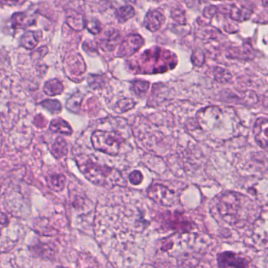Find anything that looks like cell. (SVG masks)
I'll return each mask as SVG.
<instances>
[{
  "mask_svg": "<svg viewBox=\"0 0 268 268\" xmlns=\"http://www.w3.org/2000/svg\"><path fill=\"white\" fill-rule=\"evenodd\" d=\"M192 62L196 66H202L203 64L205 63V55L202 51H197L193 54Z\"/></svg>",
  "mask_w": 268,
  "mask_h": 268,
  "instance_id": "26",
  "label": "cell"
},
{
  "mask_svg": "<svg viewBox=\"0 0 268 268\" xmlns=\"http://www.w3.org/2000/svg\"><path fill=\"white\" fill-rule=\"evenodd\" d=\"M265 268H268V254L266 256V260H265Z\"/></svg>",
  "mask_w": 268,
  "mask_h": 268,
  "instance_id": "31",
  "label": "cell"
},
{
  "mask_svg": "<svg viewBox=\"0 0 268 268\" xmlns=\"http://www.w3.org/2000/svg\"><path fill=\"white\" fill-rule=\"evenodd\" d=\"M144 42L143 38L139 34H130L122 42L118 56L122 58L132 56L142 48Z\"/></svg>",
  "mask_w": 268,
  "mask_h": 268,
  "instance_id": "8",
  "label": "cell"
},
{
  "mask_svg": "<svg viewBox=\"0 0 268 268\" xmlns=\"http://www.w3.org/2000/svg\"><path fill=\"white\" fill-rule=\"evenodd\" d=\"M218 11H219V9L218 8H216L214 6H211L206 8L205 10H204V16L206 18H214V16L218 14Z\"/></svg>",
  "mask_w": 268,
  "mask_h": 268,
  "instance_id": "27",
  "label": "cell"
},
{
  "mask_svg": "<svg viewBox=\"0 0 268 268\" xmlns=\"http://www.w3.org/2000/svg\"><path fill=\"white\" fill-rule=\"evenodd\" d=\"M41 106L46 110L53 114H58L62 112V106L60 102L56 100H46L41 103Z\"/></svg>",
  "mask_w": 268,
  "mask_h": 268,
  "instance_id": "20",
  "label": "cell"
},
{
  "mask_svg": "<svg viewBox=\"0 0 268 268\" xmlns=\"http://www.w3.org/2000/svg\"><path fill=\"white\" fill-rule=\"evenodd\" d=\"M254 234L258 241L268 244V205L265 206L254 221Z\"/></svg>",
  "mask_w": 268,
  "mask_h": 268,
  "instance_id": "6",
  "label": "cell"
},
{
  "mask_svg": "<svg viewBox=\"0 0 268 268\" xmlns=\"http://www.w3.org/2000/svg\"><path fill=\"white\" fill-rule=\"evenodd\" d=\"M135 106H136V102L132 99H124V100L118 102V104H116L114 110L116 112L121 114V113L126 112L128 110L134 108Z\"/></svg>",
  "mask_w": 268,
  "mask_h": 268,
  "instance_id": "21",
  "label": "cell"
},
{
  "mask_svg": "<svg viewBox=\"0 0 268 268\" xmlns=\"http://www.w3.org/2000/svg\"><path fill=\"white\" fill-rule=\"evenodd\" d=\"M130 182L134 185H139L143 182L144 176L143 174L140 171H135L132 172L130 175Z\"/></svg>",
  "mask_w": 268,
  "mask_h": 268,
  "instance_id": "25",
  "label": "cell"
},
{
  "mask_svg": "<svg viewBox=\"0 0 268 268\" xmlns=\"http://www.w3.org/2000/svg\"><path fill=\"white\" fill-rule=\"evenodd\" d=\"M134 16H135V10L131 6H122L116 12V18L118 19V22L122 24L130 20Z\"/></svg>",
  "mask_w": 268,
  "mask_h": 268,
  "instance_id": "17",
  "label": "cell"
},
{
  "mask_svg": "<svg viewBox=\"0 0 268 268\" xmlns=\"http://www.w3.org/2000/svg\"><path fill=\"white\" fill-rule=\"evenodd\" d=\"M50 130L55 134H62L66 136H71L72 129L67 122L62 118H56L51 122Z\"/></svg>",
  "mask_w": 268,
  "mask_h": 268,
  "instance_id": "12",
  "label": "cell"
},
{
  "mask_svg": "<svg viewBox=\"0 0 268 268\" xmlns=\"http://www.w3.org/2000/svg\"><path fill=\"white\" fill-rule=\"evenodd\" d=\"M165 16L158 10L150 11L144 18V26L152 32L158 31L165 22Z\"/></svg>",
  "mask_w": 268,
  "mask_h": 268,
  "instance_id": "11",
  "label": "cell"
},
{
  "mask_svg": "<svg viewBox=\"0 0 268 268\" xmlns=\"http://www.w3.org/2000/svg\"><path fill=\"white\" fill-rule=\"evenodd\" d=\"M215 76L216 78L218 81L228 82L229 81L232 76H230V74L228 72L226 71L224 69L218 68V71L216 72Z\"/></svg>",
  "mask_w": 268,
  "mask_h": 268,
  "instance_id": "24",
  "label": "cell"
},
{
  "mask_svg": "<svg viewBox=\"0 0 268 268\" xmlns=\"http://www.w3.org/2000/svg\"><path fill=\"white\" fill-rule=\"evenodd\" d=\"M230 113H226L219 107H210L201 110L198 114V118L202 129L208 132L221 130L222 126L226 120H230Z\"/></svg>",
  "mask_w": 268,
  "mask_h": 268,
  "instance_id": "4",
  "label": "cell"
},
{
  "mask_svg": "<svg viewBox=\"0 0 268 268\" xmlns=\"http://www.w3.org/2000/svg\"><path fill=\"white\" fill-rule=\"evenodd\" d=\"M216 208L221 219L237 228L246 226L252 218V202L237 192H226L220 196Z\"/></svg>",
  "mask_w": 268,
  "mask_h": 268,
  "instance_id": "1",
  "label": "cell"
},
{
  "mask_svg": "<svg viewBox=\"0 0 268 268\" xmlns=\"http://www.w3.org/2000/svg\"><path fill=\"white\" fill-rule=\"evenodd\" d=\"M148 196L153 201L166 206L172 205L175 200L174 192L161 184L152 186L148 190Z\"/></svg>",
  "mask_w": 268,
  "mask_h": 268,
  "instance_id": "7",
  "label": "cell"
},
{
  "mask_svg": "<svg viewBox=\"0 0 268 268\" xmlns=\"http://www.w3.org/2000/svg\"><path fill=\"white\" fill-rule=\"evenodd\" d=\"M263 104L264 106L268 110V91L265 94L264 96Z\"/></svg>",
  "mask_w": 268,
  "mask_h": 268,
  "instance_id": "29",
  "label": "cell"
},
{
  "mask_svg": "<svg viewBox=\"0 0 268 268\" xmlns=\"http://www.w3.org/2000/svg\"><path fill=\"white\" fill-rule=\"evenodd\" d=\"M66 178L62 174H54L50 176L48 184L54 192H62L66 187Z\"/></svg>",
  "mask_w": 268,
  "mask_h": 268,
  "instance_id": "16",
  "label": "cell"
},
{
  "mask_svg": "<svg viewBox=\"0 0 268 268\" xmlns=\"http://www.w3.org/2000/svg\"><path fill=\"white\" fill-rule=\"evenodd\" d=\"M149 86H150V85H149V82H148L142 81V80L134 82V92L138 96H142V95L144 94L145 92L148 90Z\"/></svg>",
  "mask_w": 268,
  "mask_h": 268,
  "instance_id": "22",
  "label": "cell"
},
{
  "mask_svg": "<svg viewBox=\"0 0 268 268\" xmlns=\"http://www.w3.org/2000/svg\"><path fill=\"white\" fill-rule=\"evenodd\" d=\"M84 96L80 94V92H76L69 98L66 104V108L68 110L73 113H78L81 108L82 102Z\"/></svg>",
  "mask_w": 268,
  "mask_h": 268,
  "instance_id": "19",
  "label": "cell"
},
{
  "mask_svg": "<svg viewBox=\"0 0 268 268\" xmlns=\"http://www.w3.org/2000/svg\"><path fill=\"white\" fill-rule=\"evenodd\" d=\"M38 44L37 32H28L20 38V45L26 50H32L36 48Z\"/></svg>",
  "mask_w": 268,
  "mask_h": 268,
  "instance_id": "15",
  "label": "cell"
},
{
  "mask_svg": "<svg viewBox=\"0 0 268 268\" xmlns=\"http://www.w3.org/2000/svg\"><path fill=\"white\" fill-rule=\"evenodd\" d=\"M262 4L264 8H268V0H262Z\"/></svg>",
  "mask_w": 268,
  "mask_h": 268,
  "instance_id": "30",
  "label": "cell"
},
{
  "mask_svg": "<svg viewBox=\"0 0 268 268\" xmlns=\"http://www.w3.org/2000/svg\"><path fill=\"white\" fill-rule=\"evenodd\" d=\"M91 140L96 150L112 156L118 154L124 142L120 134L102 130L94 132Z\"/></svg>",
  "mask_w": 268,
  "mask_h": 268,
  "instance_id": "3",
  "label": "cell"
},
{
  "mask_svg": "<svg viewBox=\"0 0 268 268\" xmlns=\"http://www.w3.org/2000/svg\"><path fill=\"white\" fill-rule=\"evenodd\" d=\"M218 264L220 268H250L251 260L236 252L226 251L218 254Z\"/></svg>",
  "mask_w": 268,
  "mask_h": 268,
  "instance_id": "5",
  "label": "cell"
},
{
  "mask_svg": "<svg viewBox=\"0 0 268 268\" xmlns=\"http://www.w3.org/2000/svg\"><path fill=\"white\" fill-rule=\"evenodd\" d=\"M64 90V87L62 82L56 78L46 82L44 86V92L49 96H56L62 94Z\"/></svg>",
  "mask_w": 268,
  "mask_h": 268,
  "instance_id": "13",
  "label": "cell"
},
{
  "mask_svg": "<svg viewBox=\"0 0 268 268\" xmlns=\"http://www.w3.org/2000/svg\"><path fill=\"white\" fill-rule=\"evenodd\" d=\"M256 142L262 148L268 150V118H260L254 127Z\"/></svg>",
  "mask_w": 268,
  "mask_h": 268,
  "instance_id": "9",
  "label": "cell"
},
{
  "mask_svg": "<svg viewBox=\"0 0 268 268\" xmlns=\"http://www.w3.org/2000/svg\"><path fill=\"white\" fill-rule=\"evenodd\" d=\"M86 28L89 30L90 32L94 34H98L100 32V24L98 20H89L86 22Z\"/></svg>",
  "mask_w": 268,
  "mask_h": 268,
  "instance_id": "23",
  "label": "cell"
},
{
  "mask_svg": "<svg viewBox=\"0 0 268 268\" xmlns=\"http://www.w3.org/2000/svg\"><path fill=\"white\" fill-rule=\"evenodd\" d=\"M12 20H13L14 26L18 28H24L28 26H32V24L34 23V20H32V18L24 13L16 14L14 15Z\"/></svg>",
  "mask_w": 268,
  "mask_h": 268,
  "instance_id": "18",
  "label": "cell"
},
{
  "mask_svg": "<svg viewBox=\"0 0 268 268\" xmlns=\"http://www.w3.org/2000/svg\"><path fill=\"white\" fill-rule=\"evenodd\" d=\"M51 152L58 160L64 158L68 154V145L66 140L62 138H56L51 148Z\"/></svg>",
  "mask_w": 268,
  "mask_h": 268,
  "instance_id": "14",
  "label": "cell"
},
{
  "mask_svg": "<svg viewBox=\"0 0 268 268\" xmlns=\"http://www.w3.org/2000/svg\"><path fill=\"white\" fill-rule=\"evenodd\" d=\"M8 223H9V220H8V216L2 212H0V225L5 226L8 224Z\"/></svg>",
  "mask_w": 268,
  "mask_h": 268,
  "instance_id": "28",
  "label": "cell"
},
{
  "mask_svg": "<svg viewBox=\"0 0 268 268\" xmlns=\"http://www.w3.org/2000/svg\"><path fill=\"white\" fill-rule=\"evenodd\" d=\"M76 161L82 174L94 184L110 189L125 186V180L116 170L99 165L85 154L77 157Z\"/></svg>",
  "mask_w": 268,
  "mask_h": 268,
  "instance_id": "2",
  "label": "cell"
},
{
  "mask_svg": "<svg viewBox=\"0 0 268 268\" xmlns=\"http://www.w3.org/2000/svg\"><path fill=\"white\" fill-rule=\"evenodd\" d=\"M2 138H1V136H0V150H1V148H2Z\"/></svg>",
  "mask_w": 268,
  "mask_h": 268,
  "instance_id": "32",
  "label": "cell"
},
{
  "mask_svg": "<svg viewBox=\"0 0 268 268\" xmlns=\"http://www.w3.org/2000/svg\"></svg>",
  "mask_w": 268,
  "mask_h": 268,
  "instance_id": "33",
  "label": "cell"
},
{
  "mask_svg": "<svg viewBox=\"0 0 268 268\" xmlns=\"http://www.w3.org/2000/svg\"><path fill=\"white\" fill-rule=\"evenodd\" d=\"M224 9H226V14L230 16L232 20L236 22H247L251 18L254 14L251 10L240 6L230 5L226 6Z\"/></svg>",
  "mask_w": 268,
  "mask_h": 268,
  "instance_id": "10",
  "label": "cell"
}]
</instances>
